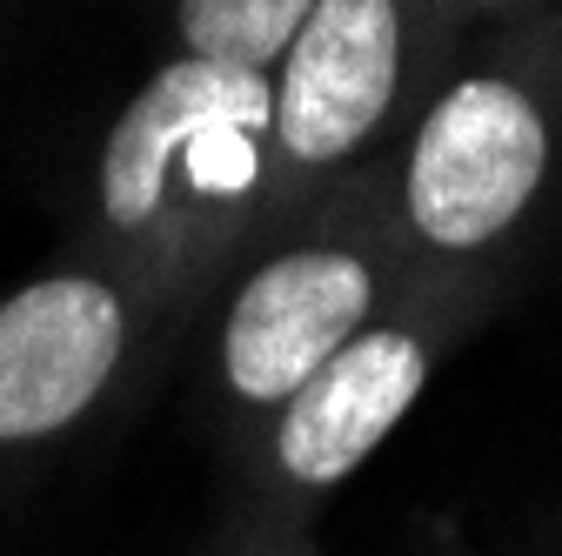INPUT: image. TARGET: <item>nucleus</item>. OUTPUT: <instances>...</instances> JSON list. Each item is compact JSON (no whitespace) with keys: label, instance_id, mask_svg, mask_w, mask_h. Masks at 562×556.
<instances>
[{"label":"nucleus","instance_id":"nucleus-8","mask_svg":"<svg viewBox=\"0 0 562 556\" xmlns=\"http://www.w3.org/2000/svg\"><path fill=\"white\" fill-rule=\"evenodd\" d=\"M469 8H516V0H469Z\"/></svg>","mask_w":562,"mask_h":556},{"label":"nucleus","instance_id":"nucleus-4","mask_svg":"<svg viewBox=\"0 0 562 556\" xmlns=\"http://www.w3.org/2000/svg\"><path fill=\"white\" fill-rule=\"evenodd\" d=\"M127 356V296L108 275L54 268L0 296V449L47 443L108 396Z\"/></svg>","mask_w":562,"mask_h":556},{"label":"nucleus","instance_id":"nucleus-5","mask_svg":"<svg viewBox=\"0 0 562 556\" xmlns=\"http://www.w3.org/2000/svg\"><path fill=\"white\" fill-rule=\"evenodd\" d=\"M375 309V262L348 242H295L268 255L222 315V382L241 402H289Z\"/></svg>","mask_w":562,"mask_h":556},{"label":"nucleus","instance_id":"nucleus-3","mask_svg":"<svg viewBox=\"0 0 562 556\" xmlns=\"http://www.w3.org/2000/svg\"><path fill=\"white\" fill-rule=\"evenodd\" d=\"M274 168L322 175L369 148L408 81L402 0H322L274 60Z\"/></svg>","mask_w":562,"mask_h":556},{"label":"nucleus","instance_id":"nucleus-7","mask_svg":"<svg viewBox=\"0 0 562 556\" xmlns=\"http://www.w3.org/2000/svg\"><path fill=\"white\" fill-rule=\"evenodd\" d=\"M315 8L322 0H175V34H181V54L194 60L274 75V60L289 54V41Z\"/></svg>","mask_w":562,"mask_h":556},{"label":"nucleus","instance_id":"nucleus-6","mask_svg":"<svg viewBox=\"0 0 562 556\" xmlns=\"http://www.w3.org/2000/svg\"><path fill=\"white\" fill-rule=\"evenodd\" d=\"M422 389H429V342L395 322L362 329L281 402V415H274L281 476L308 482V490L356 476Z\"/></svg>","mask_w":562,"mask_h":556},{"label":"nucleus","instance_id":"nucleus-2","mask_svg":"<svg viewBox=\"0 0 562 556\" xmlns=\"http://www.w3.org/2000/svg\"><path fill=\"white\" fill-rule=\"evenodd\" d=\"M549 114L509 75L449 81L415 121L402 162V215L415 242L475 255L503 242L549 181Z\"/></svg>","mask_w":562,"mask_h":556},{"label":"nucleus","instance_id":"nucleus-1","mask_svg":"<svg viewBox=\"0 0 562 556\" xmlns=\"http://www.w3.org/2000/svg\"><path fill=\"white\" fill-rule=\"evenodd\" d=\"M274 168V81L255 67L175 54L101 142L94 208L127 248H168L188 222L235 215Z\"/></svg>","mask_w":562,"mask_h":556}]
</instances>
